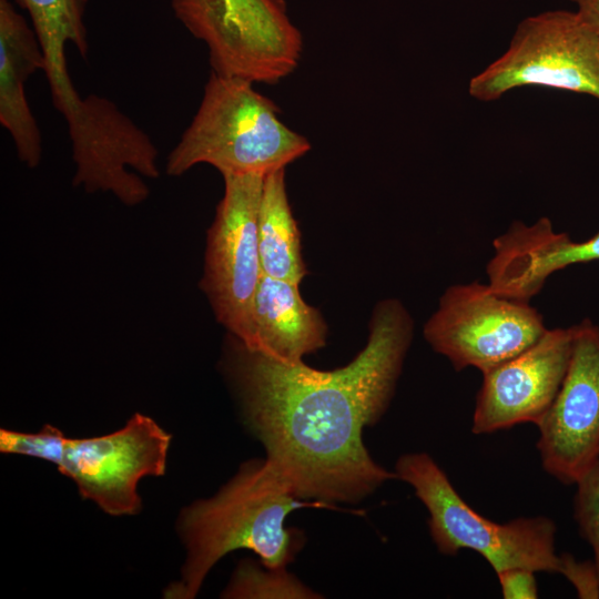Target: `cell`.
Masks as SVG:
<instances>
[{
  "instance_id": "6da1fadb",
  "label": "cell",
  "mask_w": 599,
  "mask_h": 599,
  "mask_svg": "<svg viewBox=\"0 0 599 599\" xmlns=\"http://www.w3.org/2000/svg\"><path fill=\"white\" fill-rule=\"evenodd\" d=\"M413 328L398 300L380 301L365 347L333 370L275 359L232 336L227 369L245 425L297 498L357 504L398 479L372 458L363 430L389 406Z\"/></svg>"
},
{
  "instance_id": "7a4b0ae2",
  "label": "cell",
  "mask_w": 599,
  "mask_h": 599,
  "mask_svg": "<svg viewBox=\"0 0 599 599\" xmlns=\"http://www.w3.org/2000/svg\"><path fill=\"white\" fill-rule=\"evenodd\" d=\"M341 508L302 500L264 459L243 463L214 496L185 507L179 531L186 559L179 581L164 591L166 598L192 599L213 566L238 549L255 552L267 568H286L305 542L302 531L286 528V517L300 508Z\"/></svg>"
},
{
  "instance_id": "3957f363",
  "label": "cell",
  "mask_w": 599,
  "mask_h": 599,
  "mask_svg": "<svg viewBox=\"0 0 599 599\" xmlns=\"http://www.w3.org/2000/svg\"><path fill=\"white\" fill-rule=\"evenodd\" d=\"M278 113L252 82L212 71L196 114L167 156L166 174L180 176L201 163L223 176L285 169L307 153L311 143Z\"/></svg>"
},
{
  "instance_id": "277c9868",
  "label": "cell",
  "mask_w": 599,
  "mask_h": 599,
  "mask_svg": "<svg viewBox=\"0 0 599 599\" xmlns=\"http://www.w3.org/2000/svg\"><path fill=\"white\" fill-rule=\"evenodd\" d=\"M394 471L409 484L429 514L432 539L443 555L478 552L496 573L510 568L559 572L569 581L580 567L570 555H557L556 525L545 517L496 522L470 507L444 470L426 453L402 455Z\"/></svg>"
},
{
  "instance_id": "5b68a950",
  "label": "cell",
  "mask_w": 599,
  "mask_h": 599,
  "mask_svg": "<svg viewBox=\"0 0 599 599\" xmlns=\"http://www.w3.org/2000/svg\"><path fill=\"white\" fill-rule=\"evenodd\" d=\"M521 87H545L599 100V38L578 11L552 10L517 26L507 50L469 80L490 102Z\"/></svg>"
},
{
  "instance_id": "8992f818",
  "label": "cell",
  "mask_w": 599,
  "mask_h": 599,
  "mask_svg": "<svg viewBox=\"0 0 599 599\" xmlns=\"http://www.w3.org/2000/svg\"><path fill=\"white\" fill-rule=\"evenodd\" d=\"M183 26L209 49L212 71L277 83L298 65L303 41L282 0H171Z\"/></svg>"
},
{
  "instance_id": "52a82bcc",
  "label": "cell",
  "mask_w": 599,
  "mask_h": 599,
  "mask_svg": "<svg viewBox=\"0 0 599 599\" xmlns=\"http://www.w3.org/2000/svg\"><path fill=\"white\" fill-rule=\"evenodd\" d=\"M547 329L530 302L475 281L445 290L423 335L456 372L474 367L484 374L534 345Z\"/></svg>"
},
{
  "instance_id": "ba28073f",
  "label": "cell",
  "mask_w": 599,
  "mask_h": 599,
  "mask_svg": "<svg viewBox=\"0 0 599 599\" xmlns=\"http://www.w3.org/2000/svg\"><path fill=\"white\" fill-rule=\"evenodd\" d=\"M264 176H223L224 195L207 231L200 283L216 319L248 348L254 343V297L263 275L257 221Z\"/></svg>"
},
{
  "instance_id": "9c48e42d",
  "label": "cell",
  "mask_w": 599,
  "mask_h": 599,
  "mask_svg": "<svg viewBox=\"0 0 599 599\" xmlns=\"http://www.w3.org/2000/svg\"><path fill=\"white\" fill-rule=\"evenodd\" d=\"M171 439L154 419L136 413L111 434L69 437L57 468L105 514L136 515L142 507L138 485L146 476L165 474Z\"/></svg>"
},
{
  "instance_id": "30bf717a",
  "label": "cell",
  "mask_w": 599,
  "mask_h": 599,
  "mask_svg": "<svg viewBox=\"0 0 599 599\" xmlns=\"http://www.w3.org/2000/svg\"><path fill=\"white\" fill-rule=\"evenodd\" d=\"M572 329L567 373L537 424L544 469L568 485L576 484L599 458V326L583 318Z\"/></svg>"
},
{
  "instance_id": "8fae6325",
  "label": "cell",
  "mask_w": 599,
  "mask_h": 599,
  "mask_svg": "<svg viewBox=\"0 0 599 599\" xmlns=\"http://www.w3.org/2000/svg\"><path fill=\"white\" fill-rule=\"evenodd\" d=\"M572 342V326L548 328L534 345L484 373L471 432L483 435L524 423L537 425L562 384Z\"/></svg>"
},
{
  "instance_id": "7c38bea8",
  "label": "cell",
  "mask_w": 599,
  "mask_h": 599,
  "mask_svg": "<svg viewBox=\"0 0 599 599\" xmlns=\"http://www.w3.org/2000/svg\"><path fill=\"white\" fill-rule=\"evenodd\" d=\"M493 248L486 265L488 285L499 295L530 302L557 271L599 260V231L576 242L568 233L556 232L548 217L531 225L514 221L494 238Z\"/></svg>"
},
{
  "instance_id": "4fadbf2b",
  "label": "cell",
  "mask_w": 599,
  "mask_h": 599,
  "mask_svg": "<svg viewBox=\"0 0 599 599\" xmlns=\"http://www.w3.org/2000/svg\"><path fill=\"white\" fill-rule=\"evenodd\" d=\"M45 58L33 29L10 0H0V122L10 133L19 159L39 165L42 139L24 93L27 79L44 70Z\"/></svg>"
},
{
  "instance_id": "5bb4252c",
  "label": "cell",
  "mask_w": 599,
  "mask_h": 599,
  "mask_svg": "<svg viewBox=\"0 0 599 599\" xmlns=\"http://www.w3.org/2000/svg\"><path fill=\"white\" fill-rule=\"evenodd\" d=\"M298 285L261 276L254 297V343L250 349L282 362L298 363L325 346L326 323L317 308L304 302Z\"/></svg>"
},
{
  "instance_id": "9a60e30c",
  "label": "cell",
  "mask_w": 599,
  "mask_h": 599,
  "mask_svg": "<svg viewBox=\"0 0 599 599\" xmlns=\"http://www.w3.org/2000/svg\"><path fill=\"white\" fill-rule=\"evenodd\" d=\"M257 237L263 274L300 284L306 275L301 233L285 186V169L264 176Z\"/></svg>"
},
{
  "instance_id": "2e32d148",
  "label": "cell",
  "mask_w": 599,
  "mask_h": 599,
  "mask_svg": "<svg viewBox=\"0 0 599 599\" xmlns=\"http://www.w3.org/2000/svg\"><path fill=\"white\" fill-rule=\"evenodd\" d=\"M31 18L45 61L65 57L68 43L88 53L84 12L87 0H16Z\"/></svg>"
},
{
  "instance_id": "e0dca14e",
  "label": "cell",
  "mask_w": 599,
  "mask_h": 599,
  "mask_svg": "<svg viewBox=\"0 0 599 599\" xmlns=\"http://www.w3.org/2000/svg\"><path fill=\"white\" fill-rule=\"evenodd\" d=\"M227 599H318L323 598L287 568H267L243 560L222 592Z\"/></svg>"
},
{
  "instance_id": "ac0fdd59",
  "label": "cell",
  "mask_w": 599,
  "mask_h": 599,
  "mask_svg": "<svg viewBox=\"0 0 599 599\" xmlns=\"http://www.w3.org/2000/svg\"><path fill=\"white\" fill-rule=\"evenodd\" d=\"M69 437L48 424L38 433L0 429V451L39 458L57 467L62 463Z\"/></svg>"
},
{
  "instance_id": "d6986e66",
  "label": "cell",
  "mask_w": 599,
  "mask_h": 599,
  "mask_svg": "<svg viewBox=\"0 0 599 599\" xmlns=\"http://www.w3.org/2000/svg\"><path fill=\"white\" fill-rule=\"evenodd\" d=\"M576 485L575 519L580 534L592 548V562L599 579V458Z\"/></svg>"
},
{
  "instance_id": "ffe728a7",
  "label": "cell",
  "mask_w": 599,
  "mask_h": 599,
  "mask_svg": "<svg viewBox=\"0 0 599 599\" xmlns=\"http://www.w3.org/2000/svg\"><path fill=\"white\" fill-rule=\"evenodd\" d=\"M535 572L527 568H510L496 573L502 597L505 599L538 598Z\"/></svg>"
},
{
  "instance_id": "44dd1931",
  "label": "cell",
  "mask_w": 599,
  "mask_h": 599,
  "mask_svg": "<svg viewBox=\"0 0 599 599\" xmlns=\"http://www.w3.org/2000/svg\"><path fill=\"white\" fill-rule=\"evenodd\" d=\"M577 6L578 13L599 38V0H569Z\"/></svg>"
}]
</instances>
